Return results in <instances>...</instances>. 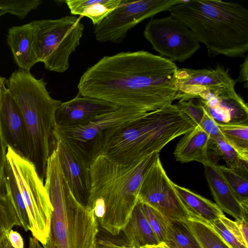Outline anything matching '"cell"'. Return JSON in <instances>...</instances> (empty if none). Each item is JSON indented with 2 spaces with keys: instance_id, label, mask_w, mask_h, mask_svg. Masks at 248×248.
I'll return each mask as SVG.
<instances>
[{
  "instance_id": "603a6c76",
  "label": "cell",
  "mask_w": 248,
  "mask_h": 248,
  "mask_svg": "<svg viewBox=\"0 0 248 248\" xmlns=\"http://www.w3.org/2000/svg\"><path fill=\"white\" fill-rule=\"evenodd\" d=\"M124 0H66L70 13L89 18L94 26L99 24Z\"/></svg>"
},
{
  "instance_id": "9c48e42d",
  "label": "cell",
  "mask_w": 248,
  "mask_h": 248,
  "mask_svg": "<svg viewBox=\"0 0 248 248\" xmlns=\"http://www.w3.org/2000/svg\"><path fill=\"white\" fill-rule=\"evenodd\" d=\"M146 113L136 108L120 107L82 124L71 127L57 126L55 135L58 140L71 147L91 164L101 155L111 131Z\"/></svg>"
},
{
  "instance_id": "e575fe53",
  "label": "cell",
  "mask_w": 248,
  "mask_h": 248,
  "mask_svg": "<svg viewBox=\"0 0 248 248\" xmlns=\"http://www.w3.org/2000/svg\"><path fill=\"white\" fill-rule=\"evenodd\" d=\"M211 140L223 138L216 122L204 110L203 117L198 125Z\"/></svg>"
},
{
  "instance_id": "ab89813d",
  "label": "cell",
  "mask_w": 248,
  "mask_h": 248,
  "mask_svg": "<svg viewBox=\"0 0 248 248\" xmlns=\"http://www.w3.org/2000/svg\"><path fill=\"white\" fill-rule=\"evenodd\" d=\"M29 248H44L40 242L33 237H29Z\"/></svg>"
},
{
  "instance_id": "f1b7e54d",
  "label": "cell",
  "mask_w": 248,
  "mask_h": 248,
  "mask_svg": "<svg viewBox=\"0 0 248 248\" xmlns=\"http://www.w3.org/2000/svg\"><path fill=\"white\" fill-rule=\"evenodd\" d=\"M187 222L202 248H231L207 222L197 218Z\"/></svg>"
},
{
  "instance_id": "5b68a950",
  "label": "cell",
  "mask_w": 248,
  "mask_h": 248,
  "mask_svg": "<svg viewBox=\"0 0 248 248\" xmlns=\"http://www.w3.org/2000/svg\"><path fill=\"white\" fill-rule=\"evenodd\" d=\"M46 84L43 78H35L30 71L20 68L13 72L6 81L25 121L29 160L44 181L47 160L57 147L56 113L62 103L51 97Z\"/></svg>"
},
{
  "instance_id": "7a4b0ae2",
  "label": "cell",
  "mask_w": 248,
  "mask_h": 248,
  "mask_svg": "<svg viewBox=\"0 0 248 248\" xmlns=\"http://www.w3.org/2000/svg\"><path fill=\"white\" fill-rule=\"evenodd\" d=\"M159 153L128 166L113 163L102 155L92 162L86 205L93 210L98 225L110 234L118 235L126 224L142 181Z\"/></svg>"
},
{
  "instance_id": "7402d4cb",
  "label": "cell",
  "mask_w": 248,
  "mask_h": 248,
  "mask_svg": "<svg viewBox=\"0 0 248 248\" xmlns=\"http://www.w3.org/2000/svg\"><path fill=\"white\" fill-rule=\"evenodd\" d=\"M174 187L184 206L192 217L211 223L225 216L218 206L191 190L174 183Z\"/></svg>"
},
{
  "instance_id": "52a82bcc",
  "label": "cell",
  "mask_w": 248,
  "mask_h": 248,
  "mask_svg": "<svg viewBox=\"0 0 248 248\" xmlns=\"http://www.w3.org/2000/svg\"><path fill=\"white\" fill-rule=\"evenodd\" d=\"M34 48L39 62L46 70L63 73L69 67V58L80 44L84 26L80 17L67 16L56 19L31 21Z\"/></svg>"
},
{
  "instance_id": "b9f144b4",
  "label": "cell",
  "mask_w": 248,
  "mask_h": 248,
  "mask_svg": "<svg viewBox=\"0 0 248 248\" xmlns=\"http://www.w3.org/2000/svg\"><path fill=\"white\" fill-rule=\"evenodd\" d=\"M150 248H170L166 244L162 243L157 246L151 247Z\"/></svg>"
},
{
  "instance_id": "484cf974",
  "label": "cell",
  "mask_w": 248,
  "mask_h": 248,
  "mask_svg": "<svg viewBox=\"0 0 248 248\" xmlns=\"http://www.w3.org/2000/svg\"><path fill=\"white\" fill-rule=\"evenodd\" d=\"M217 124L225 140L248 162V124Z\"/></svg>"
},
{
  "instance_id": "6da1fadb",
  "label": "cell",
  "mask_w": 248,
  "mask_h": 248,
  "mask_svg": "<svg viewBox=\"0 0 248 248\" xmlns=\"http://www.w3.org/2000/svg\"><path fill=\"white\" fill-rule=\"evenodd\" d=\"M178 69L170 60L143 50L105 56L82 75L78 94L147 113L175 100Z\"/></svg>"
},
{
  "instance_id": "ffe728a7",
  "label": "cell",
  "mask_w": 248,
  "mask_h": 248,
  "mask_svg": "<svg viewBox=\"0 0 248 248\" xmlns=\"http://www.w3.org/2000/svg\"><path fill=\"white\" fill-rule=\"evenodd\" d=\"M210 139L199 126L184 134L176 144L173 154L181 163L197 161L203 166L210 164L208 150Z\"/></svg>"
},
{
  "instance_id": "44dd1931",
  "label": "cell",
  "mask_w": 248,
  "mask_h": 248,
  "mask_svg": "<svg viewBox=\"0 0 248 248\" xmlns=\"http://www.w3.org/2000/svg\"><path fill=\"white\" fill-rule=\"evenodd\" d=\"M122 231L126 238V243L131 248L153 247L160 244L139 200Z\"/></svg>"
},
{
  "instance_id": "8992f818",
  "label": "cell",
  "mask_w": 248,
  "mask_h": 248,
  "mask_svg": "<svg viewBox=\"0 0 248 248\" xmlns=\"http://www.w3.org/2000/svg\"><path fill=\"white\" fill-rule=\"evenodd\" d=\"M44 180L53 207L51 233L58 248H94L98 232L94 211L73 194L56 149L47 160Z\"/></svg>"
},
{
  "instance_id": "5bb4252c",
  "label": "cell",
  "mask_w": 248,
  "mask_h": 248,
  "mask_svg": "<svg viewBox=\"0 0 248 248\" xmlns=\"http://www.w3.org/2000/svg\"><path fill=\"white\" fill-rule=\"evenodd\" d=\"M198 98L204 110L217 124H248V105L234 88L206 91Z\"/></svg>"
},
{
  "instance_id": "ba28073f",
  "label": "cell",
  "mask_w": 248,
  "mask_h": 248,
  "mask_svg": "<svg viewBox=\"0 0 248 248\" xmlns=\"http://www.w3.org/2000/svg\"><path fill=\"white\" fill-rule=\"evenodd\" d=\"M6 162L15 175L28 213L33 238L43 245L50 232L53 207L44 181L34 164L8 146Z\"/></svg>"
},
{
  "instance_id": "1f68e13d",
  "label": "cell",
  "mask_w": 248,
  "mask_h": 248,
  "mask_svg": "<svg viewBox=\"0 0 248 248\" xmlns=\"http://www.w3.org/2000/svg\"><path fill=\"white\" fill-rule=\"evenodd\" d=\"M140 202L144 214L159 243L166 244L167 242L168 218L150 205Z\"/></svg>"
},
{
  "instance_id": "7c38bea8",
  "label": "cell",
  "mask_w": 248,
  "mask_h": 248,
  "mask_svg": "<svg viewBox=\"0 0 248 248\" xmlns=\"http://www.w3.org/2000/svg\"><path fill=\"white\" fill-rule=\"evenodd\" d=\"M160 161L159 155L140 185L138 200L150 205L166 218L187 221L192 217L187 210Z\"/></svg>"
},
{
  "instance_id": "3957f363",
  "label": "cell",
  "mask_w": 248,
  "mask_h": 248,
  "mask_svg": "<svg viewBox=\"0 0 248 248\" xmlns=\"http://www.w3.org/2000/svg\"><path fill=\"white\" fill-rule=\"evenodd\" d=\"M170 15L186 25L212 56L243 57L248 51V10L218 0H184Z\"/></svg>"
},
{
  "instance_id": "f6af8a7d",
  "label": "cell",
  "mask_w": 248,
  "mask_h": 248,
  "mask_svg": "<svg viewBox=\"0 0 248 248\" xmlns=\"http://www.w3.org/2000/svg\"><path fill=\"white\" fill-rule=\"evenodd\" d=\"M151 247H147L145 248H150Z\"/></svg>"
},
{
  "instance_id": "ac0fdd59",
  "label": "cell",
  "mask_w": 248,
  "mask_h": 248,
  "mask_svg": "<svg viewBox=\"0 0 248 248\" xmlns=\"http://www.w3.org/2000/svg\"><path fill=\"white\" fill-rule=\"evenodd\" d=\"M204 167L205 176L216 204L235 220H248V209L244 208L238 201L217 165L212 161Z\"/></svg>"
},
{
  "instance_id": "4316f807",
  "label": "cell",
  "mask_w": 248,
  "mask_h": 248,
  "mask_svg": "<svg viewBox=\"0 0 248 248\" xmlns=\"http://www.w3.org/2000/svg\"><path fill=\"white\" fill-rule=\"evenodd\" d=\"M167 230V243L170 242L181 248H202L187 221L168 218Z\"/></svg>"
},
{
  "instance_id": "e0dca14e",
  "label": "cell",
  "mask_w": 248,
  "mask_h": 248,
  "mask_svg": "<svg viewBox=\"0 0 248 248\" xmlns=\"http://www.w3.org/2000/svg\"><path fill=\"white\" fill-rule=\"evenodd\" d=\"M0 110L8 146L29 159V139L25 121L17 103L6 86L2 92Z\"/></svg>"
},
{
  "instance_id": "7bdbcfd3",
  "label": "cell",
  "mask_w": 248,
  "mask_h": 248,
  "mask_svg": "<svg viewBox=\"0 0 248 248\" xmlns=\"http://www.w3.org/2000/svg\"><path fill=\"white\" fill-rule=\"evenodd\" d=\"M166 244L170 248H181L178 247L177 246H176V245H175L174 244L170 242H168Z\"/></svg>"
},
{
  "instance_id": "cb8c5ba5",
  "label": "cell",
  "mask_w": 248,
  "mask_h": 248,
  "mask_svg": "<svg viewBox=\"0 0 248 248\" xmlns=\"http://www.w3.org/2000/svg\"><path fill=\"white\" fill-rule=\"evenodd\" d=\"M2 183L4 190L11 202L21 227L26 232L30 231V220L15 175L7 162Z\"/></svg>"
},
{
  "instance_id": "8d00e7d4",
  "label": "cell",
  "mask_w": 248,
  "mask_h": 248,
  "mask_svg": "<svg viewBox=\"0 0 248 248\" xmlns=\"http://www.w3.org/2000/svg\"><path fill=\"white\" fill-rule=\"evenodd\" d=\"M7 238L14 248H24V242L21 234L16 231L11 230L7 233Z\"/></svg>"
},
{
  "instance_id": "f546056e",
  "label": "cell",
  "mask_w": 248,
  "mask_h": 248,
  "mask_svg": "<svg viewBox=\"0 0 248 248\" xmlns=\"http://www.w3.org/2000/svg\"><path fill=\"white\" fill-rule=\"evenodd\" d=\"M15 226L21 227V224L2 181L0 183V245L3 237Z\"/></svg>"
},
{
  "instance_id": "83f0119b",
  "label": "cell",
  "mask_w": 248,
  "mask_h": 248,
  "mask_svg": "<svg viewBox=\"0 0 248 248\" xmlns=\"http://www.w3.org/2000/svg\"><path fill=\"white\" fill-rule=\"evenodd\" d=\"M208 223L231 248H248L236 221L224 216Z\"/></svg>"
},
{
  "instance_id": "f35d334b",
  "label": "cell",
  "mask_w": 248,
  "mask_h": 248,
  "mask_svg": "<svg viewBox=\"0 0 248 248\" xmlns=\"http://www.w3.org/2000/svg\"><path fill=\"white\" fill-rule=\"evenodd\" d=\"M42 246L44 248H58L51 232L46 242Z\"/></svg>"
},
{
  "instance_id": "d6986e66",
  "label": "cell",
  "mask_w": 248,
  "mask_h": 248,
  "mask_svg": "<svg viewBox=\"0 0 248 248\" xmlns=\"http://www.w3.org/2000/svg\"><path fill=\"white\" fill-rule=\"evenodd\" d=\"M7 42L19 68L30 71L39 62L34 48V32L31 22L10 28Z\"/></svg>"
},
{
  "instance_id": "d590c367",
  "label": "cell",
  "mask_w": 248,
  "mask_h": 248,
  "mask_svg": "<svg viewBox=\"0 0 248 248\" xmlns=\"http://www.w3.org/2000/svg\"><path fill=\"white\" fill-rule=\"evenodd\" d=\"M94 248H131L126 243L112 238H97Z\"/></svg>"
},
{
  "instance_id": "8fae6325",
  "label": "cell",
  "mask_w": 248,
  "mask_h": 248,
  "mask_svg": "<svg viewBox=\"0 0 248 248\" xmlns=\"http://www.w3.org/2000/svg\"><path fill=\"white\" fill-rule=\"evenodd\" d=\"M143 35L160 56L173 62H185L200 48V43L190 30L170 15L151 19Z\"/></svg>"
},
{
  "instance_id": "60d3db41",
  "label": "cell",
  "mask_w": 248,
  "mask_h": 248,
  "mask_svg": "<svg viewBox=\"0 0 248 248\" xmlns=\"http://www.w3.org/2000/svg\"><path fill=\"white\" fill-rule=\"evenodd\" d=\"M1 245L2 248H14L8 241L6 235H5L2 238Z\"/></svg>"
},
{
  "instance_id": "4fadbf2b",
  "label": "cell",
  "mask_w": 248,
  "mask_h": 248,
  "mask_svg": "<svg viewBox=\"0 0 248 248\" xmlns=\"http://www.w3.org/2000/svg\"><path fill=\"white\" fill-rule=\"evenodd\" d=\"M235 83L228 71L219 65L214 69L178 68L175 100L193 99L206 91L233 88Z\"/></svg>"
},
{
  "instance_id": "2e32d148",
  "label": "cell",
  "mask_w": 248,
  "mask_h": 248,
  "mask_svg": "<svg viewBox=\"0 0 248 248\" xmlns=\"http://www.w3.org/2000/svg\"><path fill=\"white\" fill-rule=\"evenodd\" d=\"M119 107L108 101L78 94L61 104L56 113L57 126L71 127L82 124Z\"/></svg>"
},
{
  "instance_id": "d4e9b609",
  "label": "cell",
  "mask_w": 248,
  "mask_h": 248,
  "mask_svg": "<svg viewBox=\"0 0 248 248\" xmlns=\"http://www.w3.org/2000/svg\"><path fill=\"white\" fill-rule=\"evenodd\" d=\"M217 168L235 197L248 209V169H233L224 165Z\"/></svg>"
},
{
  "instance_id": "d6a6232c",
  "label": "cell",
  "mask_w": 248,
  "mask_h": 248,
  "mask_svg": "<svg viewBox=\"0 0 248 248\" xmlns=\"http://www.w3.org/2000/svg\"><path fill=\"white\" fill-rule=\"evenodd\" d=\"M6 79L0 76V103L2 91L6 86ZM8 143L5 135L0 110V183L3 180L6 164Z\"/></svg>"
},
{
  "instance_id": "74e56055",
  "label": "cell",
  "mask_w": 248,
  "mask_h": 248,
  "mask_svg": "<svg viewBox=\"0 0 248 248\" xmlns=\"http://www.w3.org/2000/svg\"><path fill=\"white\" fill-rule=\"evenodd\" d=\"M248 58L247 56L244 62L240 65V71L237 81L239 82H244L246 83V86L248 88Z\"/></svg>"
},
{
  "instance_id": "30bf717a",
  "label": "cell",
  "mask_w": 248,
  "mask_h": 248,
  "mask_svg": "<svg viewBox=\"0 0 248 248\" xmlns=\"http://www.w3.org/2000/svg\"><path fill=\"white\" fill-rule=\"evenodd\" d=\"M184 0H124L98 24L93 33L100 42L121 43L127 32L146 18L169 11Z\"/></svg>"
},
{
  "instance_id": "277c9868",
  "label": "cell",
  "mask_w": 248,
  "mask_h": 248,
  "mask_svg": "<svg viewBox=\"0 0 248 248\" xmlns=\"http://www.w3.org/2000/svg\"><path fill=\"white\" fill-rule=\"evenodd\" d=\"M196 126L176 104H172L111 131L101 155L116 164L130 165L160 152L168 143Z\"/></svg>"
},
{
  "instance_id": "4dcf8cb0",
  "label": "cell",
  "mask_w": 248,
  "mask_h": 248,
  "mask_svg": "<svg viewBox=\"0 0 248 248\" xmlns=\"http://www.w3.org/2000/svg\"><path fill=\"white\" fill-rule=\"evenodd\" d=\"M209 149L226 162V167L233 169H248V162L243 160L235 150L224 139H210Z\"/></svg>"
},
{
  "instance_id": "836d02e7",
  "label": "cell",
  "mask_w": 248,
  "mask_h": 248,
  "mask_svg": "<svg viewBox=\"0 0 248 248\" xmlns=\"http://www.w3.org/2000/svg\"><path fill=\"white\" fill-rule=\"evenodd\" d=\"M176 105L178 108L189 116L198 125L201 121L204 112V109L201 103H195L193 99L179 101Z\"/></svg>"
},
{
  "instance_id": "ee69618b",
  "label": "cell",
  "mask_w": 248,
  "mask_h": 248,
  "mask_svg": "<svg viewBox=\"0 0 248 248\" xmlns=\"http://www.w3.org/2000/svg\"><path fill=\"white\" fill-rule=\"evenodd\" d=\"M5 14H6V13L4 12H0V17Z\"/></svg>"
},
{
  "instance_id": "9a60e30c",
  "label": "cell",
  "mask_w": 248,
  "mask_h": 248,
  "mask_svg": "<svg viewBox=\"0 0 248 248\" xmlns=\"http://www.w3.org/2000/svg\"><path fill=\"white\" fill-rule=\"evenodd\" d=\"M56 149L62 171L75 197L87 204L91 187V164L64 143L58 140Z\"/></svg>"
}]
</instances>
